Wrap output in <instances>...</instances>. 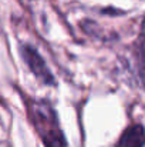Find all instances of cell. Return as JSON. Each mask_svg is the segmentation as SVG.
Returning a JSON list of instances; mask_svg holds the SVG:
<instances>
[{
	"label": "cell",
	"instance_id": "cell-4",
	"mask_svg": "<svg viewBox=\"0 0 145 147\" xmlns=\"http://www.w3.org/2000/svg\"><path fill=\"white\" fill-rule=\"evenodd\" d=\"M137 73L141 84L145 87V20L137 43Z\"/></svg>",
	"mask_w": 145,
	"mask_h": 147
},
{
	"label": "cell",
	"instance_id": "cell-2",
	"mask_svg": "<svg viewBox=\"0 0 145 147\" xmlns=\"http://www.w3.org/2000/svg\"><path fill=\"white\" fill-rule=\"evenodd\" d=\"M24 61L27 63V66L30 67V70L34 73V76L44 84H54V77L53 74L50 73L48 67L46 66L44 60L41 59V56L36 51L34 47L31 46H21V50H20Z\"/></svg>",
	"mask_w": 145,
	"mask_h": 147
},
{
	"label": "cell",
	"instance_id": "cell-3",
	"mask_svg": "<svg viewBox=\"0 0 145 147\" xmlns=\"http://www.w3.org/2000/svg\"><path fill=\"white\" fill-rule=\"evenodd\" d=\"M144 144H145L144 127L140 126V124H135V126L128 127L122 133L117 147H142Z\"/></svg>",
	"mask_w": 145,
	"mask_h": 147
},
{
	"label": "cell",
	"instance_id": "cell-1",
	"mask_svg": "<svg viewBox=\"0 0 145 147\" xmlns=\"http://www.w3.org/2000/svg\"><path fill=\"white\" fill-rule=\"evenodd\" d=\"M31 123L40 134L46 147H67L64 134L53 107L44 100H34L29 106Z\"/></svg>",
	"mask_w": 145,
	"mask_h": 147
}]
</instances>
